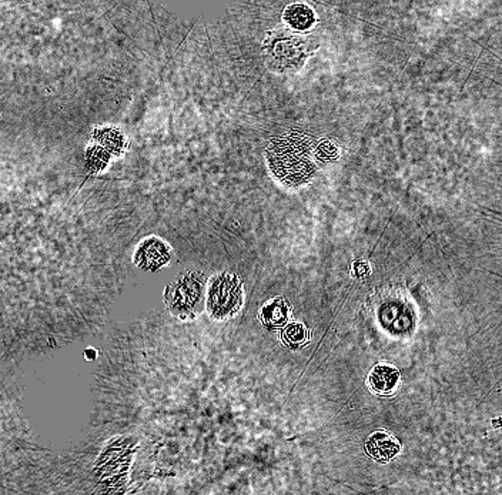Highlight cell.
<instances>
[{
    "instance_id": "obj_1",
    "label": "cell",
    "mask_w": 502,
    "mask_h": 495,
    "mask_svg": "<svg viewBox=\"0 0 502 495\" xmlns=\"http://www.w3.org/2000/svg\"><path fill=\"white\" fill-rule=\"evenodd\" d=\"M316 139L302 132H291L270 140L267 163L273 176L287 187H301L317 173Z\"/></svg>"
},
{
    "instance_id": "obj_2",
    "label": "cell",
    "mask_w": 502,
    "mask_h": 495,
    "mask_svg": "<svg viewBox=\"0 0 502 495\" xmlns=\"http://www.w3.org/2000/svg\"><path fill=\"white\" fill-rule=\"evenodd\" d=\"M319 49L314 36L291 27L270 30L263 43V55L268 69L277 73L298 71Z\"/></svg>"
},
{
    "instance_id": "obj_3",
    "label": "cell",
    "mask_w": 502,
    "mask_h": 495,
    "mask_svg": "<svg viewBox=\"0 0 502 495\" xmlns=\"http://www.w3.org/2000/svg\"><path fill=\"white\" fill-rule=\"evenodd\" d=\"M206 274L199 272L184 273L166 287L165 304L173 317L191 321L206 310Z\"/></svg>"
},
{
    "instance_id": "obj_4",
    "label": "cell",
    "mask_w": 502,
    "mask_h": 495,
    "mask_svg": "<svg viewBox=\"0 0 502 495\" xmlns=\"http://www.w3.org/2000/svg\"><path fill=\"white\" fill-rule=\"evenodd\" d=\"M244 304V290L240 276L223 272L207 284L206 310L211 319L227 321L235 319Z\"/></svg>"
},
{
    "instance_id": "obj_5",
    "label": "cell",
    "mask_w": 502,
    "mask_h": 495,
    "mask_svg": "<svg viewBox=\"0 0 502 495\" xmlns=\"http://www.w3.org/2000/svg\"><path fill=\"white\" fill-rule=\"evenodd\" d=\"M172 249L170 246L156 236H148L143 239L133 256V261L139 269L150 273L160 272L170 263Z\"/></svg>"
},
{
    "instance_id": "obj_6",
    "label": "cell",
    "mask_w": 502,
    "mask_h": 495,
    "mask_svg": "<svg viewBox=\"0 0 502 495\" xmlns=\"http://www.w3.org/2000/svg\"><path fill=\"white\" fill-rule=\"evenodd\" d=\"M364 449L371 460L387 464L400 454L401 444L393 434L387 431H375L367 438Z\"/></svg>"
},
{
    "instance_id": "obj_7",
    "label": "cell",
    "mask_w": 502,
    "mask_h": 495,
    "mask_svg": "<svg viewBox=\"0 0 502 495\" xmlns=\"http://www.w3.org/2000/svg\"><path fill=\"white\" fill-rule=\"evenodd\" d=\"M291 316H293L291 304L286 297H274L272 300L265 301L258 313V319L261 324L270 331L281 330L286 324L290 323Z\"/></svg>"
},
{
    "instance_id": "obj_8",
    "label": "cell",
    "mask_w": 502,
    "mask_h": 495,
    "mask_svg": "<svg viewBox=\"0 0 502 495\" xmlns=\"http://www.w3.org/2000/svg\"><path fill=\"white\" fill-rule=\"evenodd\" d=\"M400 371L390 364H377L368 374V386L378 396H391L400 387Z\"/></svg>"
},
{
    "instance_id": "obj_9",
    "label": "cell",
    "mask_w": 502,
    "mask_h": 495,
    "mask_svg": "<svg viewBox=\"0 0 502 495\" xmlns=\"http://www.w3.org/2000/svg\"><path fill=\"white\" fill-rule=\"evenodd\" d=\"M284 22L294 30L307 32L316 25V13L305 4H293L284 12Z\"/></svg>"
},
{
    "instance_id": "obj_10",
    "label": "cell",
    "mask_w": 502,
    "mask_h": 495,
    "mask_svg": "<svg viewBox=\"0 0 502 495\" xmlns=\"http://www.w3.org/2000/svg\"><path fill=\"white\" fill-rule=\"evenodd\" d=\"M93 140L103 146L106 150H109L111 156H120L126 147V139L123 132L116 127L96 129L93 132Z\"/></svg>"
},
{
    "instance_id": "obj_11",
    "label": "cell",
    "mask_w": 502,
    "mask_h": 495,
    "mask_svg": "<svg viewBox=\"0 0 502 495\" xmlns=\"http://www.w3.org/2000/svg\"><path fill=\"white\" fill-rule=\"evenodd\" d=\"M310 330L300 321H290L281 328L283 344L291 350H298L308 344L310 341Z\"/></svg>"
},
{
    "instance_id": "obj_12",
    "label": "cell",
    "mask_w": 502,
    "mask_h": 495,
    "mask_svg": "<svg viewBox=\"0 0 502 495\" xmlns=\"http://www.w3.org/2000/svg\"><path fill=\"white\" fill-rule=\"evenodd\" d=\"M110 158H111L110 151L106 150L99 143L89 146L86 148V155H85L86 170L92 174H97V173L103 172L107 167V165L110 163Z\"/></svg>"
},
{
    "instance_id": "obj_13",
    "label": "cell",
    "mask_w": 502,
    "mask_h": 495,
    "mask_svg": "<svg viewBox=\"0 0 502 495\" xmlns=\"http://www.w3.org/2000/svg\"><path fill=\"white\" fill-rule=\"evenodd\" d=\"M314 156L317 163L328 165L340 158L338 144L333 139H320L316 141Z\"/></svg>"
},
{
    "instance_id": "obj_14",
    "label": "cell",
    "mask_w": 502,
    "mask_h": 495,
    "mask_svg": "<svg viewBox=\"0 0 502 495\" xmlns=\"http://www.w3.org/2000/svg\"><path fill=\"white\" fill-rule=\"evenodd\" d=\"M86 356L89 357V360H93V356H96V353L92 351V350H89V351H86Z\"/></svg>"
}]
</instances>
